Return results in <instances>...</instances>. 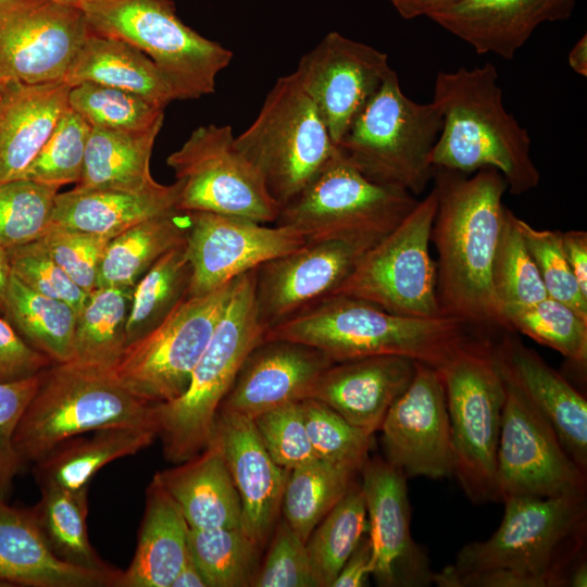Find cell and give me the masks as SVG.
Returning <instances> with one entry per match:
<instances>
[{
    "mask_svg": "<svg viewBox=\"0 0 587 587\" xmlns=\"http://www.w3.org/2000/svg\"><path fill=\"white\" fill-rule=\"evenodd\" d=\"M366 530L365 500L360 484L354 480L305 542L317 587H332Z\"/></svg>",
    "mask_w": 587,
    "mask_h": 587,
    "instance_id": "ab89813d",
    "label": "cell"
},
{
    "mask_svg": "<svg viewBox=\"0 0 587 587\" xmlns=\"http://www.w3.org/2000/svg\"><path fill=\"white\" fill-rule=\"evenodd\" d=\"M211 438L220 444L238 492L240 528L263 551L280 517L290 471L274 462L247 416L218 409Z\"/></svg>",
    "mask_w": 587,
    "mask_h": 587,
    "instance_id": "7402d4cb",
    "label": "cell"
},
{
    "mask_svg": "<svg viewBox=\"0 0 587 587\" xmlns=\"http://www.w3.org/2000/svg\"><path fill=\"white\" fill-rule=\"evenodd\" d=\"M268 549L251 582L253 587H317L305 542L280 516Z\"/></svg>",
    "mask_w": 587,
    "mask_h": 587,
    "instance_id": "816d5d0a",
    "label": "cell"
},
{
    "mask_svg": "<svg viewBox=\"0 0 587 587\" xmlns=\"http://www.w3.org/2000/svg\"><path fill=\"white\" fill-rule=\"evenodd\" d=\"M70 89L63 80H5L0 90V183L21 178L70 108Z\"/></svg>",
    "mask_w": 587,
    "mask_h": 587,
    "instance_id": "83f0119b",
    "label": "cell"
},
{
    "mask_svg": "<svg viewBox=\"0 0 587 587\" xmlns=\"http://www.w3.org/2000/svg\"><path fill=\"white\" fill-rule=\"evenodd\" d=\"M355 474L319 459L290 471L280 514L303 542L345 496Z\"/></svg>",
    "mask_w": 587,
    "mask_h": 587,
    "instance_id": "60d3db41",
    "label": "cell"
},
{
    "mask_svg": "<svg viewBox=\"0 0 587 587\" xmlns=\"http://www.w3.org/2000/svg\"><path fill=\"white\" fill-rule=\"evenodd\" d=\"M52 363L30 347L5 319H0V383L33 376Z\"/></svg>",
    "mask_w": 587,
    "mask_h": 587,
    "instance_id": "9f6ffc18",
    "label": "cell"
},
{
    "mask_svg": "<svg viewBox=\"0 0 587 587\" xmlns=\"http://www.w3.org/2000/svg\"><path fill=\"white\" fill-rule=\"evenodd\" d=\"M436 211L433 188L388 235L362 253L330 295L363 299L398 315L441 316L436 262L429 252Z\"/></svg>",
    "mask_w": 587,
    "mask_h": 587,
    "instance_id": "7c38bea8",
    "label": "cell"
},
{
    "mask_svg": "<svg viewBox=\"0 0 587 587\" xmlns=\"http://www.w3.org/2000/svg\"><path fill=\"white\" fill-rule=\"evenodd\" d=\"M503 380L520 391L551 424L565 451L587 471V401L561 374L517 337L491 344Z\"/></svg>",
    "mask_w": 587,
    "mask_h": 587,
    "instance_id": "cb8c5ba5",
    "label": "cell"
},
{
    "mask_svg": "<svg viewBox=\"0 0 587 587\" xmlns=\"http://www.w3.org/2000/svg\"><path fill=\"white\" fill-rule=\"evenodd\" d=\"M12 270L9 261L8 249L0 246V310L2 311Z\"/></svg>",
    "mask_w": 587,
    "mask_h": 587,
    "instance_id": "be15d7a7",
    "label": "cell"
},
{
    "mask_svg": "<svg viewBox=\"0 0 587 587\" xmlns=\"http://www.w3.org/2000/svg\"><path fill=\"white\" fill-rule=\"evenodd\" d=\"M40 500L30 508L34 520L53 555L70 565L105 573L117 569L104 562L87 533L88 487H41Z\"/></svg>",
    "mask_w": 587,
    "mask_h": 587,
    "instance_id": "8d00e7d4",
    "label": "cell"
},
{
    "mask_svg": "<svg viewBox=\"0 0 587 587\" xmlns=\"http://www.w3.org/2000/svg\"><path fill=\"white\" fill-rule=\"evenodd\" d=\"M179 183L148 192L78 189L58 193L50 226L114 237L133 225L176 209Z\"/></svg>",
    "mask_w": 587,
    "mask_h": 587,
    "instance_id": "4dcf8cb0",
    "label": "cell"
},
{
    "mask_svg": "<svg viewBox=\"0 0 587 587\" xmlns=\"http://www.w3.org/2000/svg\"><path fill=\"white\" fill-rule=\"evenodd\" d=\"M122 426L158 432L154 404L135 397L111 367L52 363L40 372L38 388L18 420L12 445L24 467L71 437Z\"/></svg>",
    "mask_w": 587,
    "mask_h": 587,
    "instance_id": "5b68a950",
    "label": "cell"
},
{
    "mask_svg": "<svg viewBox=\"0 0 587 587\" xmlns=\"http://www.w3.org/2000/svg\"><path fill=\"white\" fill-rule=\"evenodd\" d=\"M501 315L507 330L521 333L573 363L586 364L587 319L569 305L547 297L532 304L503 305Z\"/></svg>",
    "mask_w": 587,
    "mask_h": 587,
    "instance_id": "7bdbcfd3",
    "label": "cell"
},
{
    "mask_svg": "<svg viewBox=\"0 0 587 587\" xmlns=\"http://www.w3.org/2000/svg\"><path fill=\"white\" fill-rule=\"evenodd\" d=\"M190 213L174 209L111 238L99 265L97 288L135 286L166 252L184 245Z\"/></svg>",
    "mask_w": 587,
    "mask_h": 587,
    "instance_id": "e575fe53",
    "label": "cell"
},
{
    "mask_svg": "<svg viewBox=\"0 0 587 587\" xmlns=\"http://www.w3.org/2000/svg\"><path fill=\"white\" fill-rule=\"evenodd\" d=\"M63 82L70 86L90 82L123 89L163 109L176 100L168 80L146 54L121 39L92 30Z\"/></svg>",
    "mask_w": 587,
    "mask_h": 587,
    "instance_id": "1f68e13d",
    "label": "cell"
},
{
    "mask_svg": "<svg viewBox=\"0 0 587 587\" xmlns=\"http://www.w3.org/2000/svg\"><path fill=\"white\" fill-rule=\"evenodd\" d=\"M52 1L80 8L87 0H52Z\"/></svg>",
    "mask_w": 587,
    "mask_h": 587,
    "instance_id": "03108f58",
    "label": "cell"
},
{
    "mask_svg": "<svg viewBox=\"0 0 587 587\" xmlns=\"http://www.w3.org/2000/svg\"><path fill=\"white\" fill-rule=\"evenodd\" d=\"M0 490V586L120 587L123 571L76 567L48 548L30 509L7 503Z\"/></svg>",
    "mask_w": 587,
    "mask_h": 587,
    "instance_id": "4316f807",
    "label": "cell"
},
{
    "mask_svg": "<svg viewBox=\"0 0 587 587\" xmlns=\"http://www.w3.org/2000/svg\"><path fill=\"white\" fill-rule=\"evenodd\" d=\"M562 246L569 266L582 294L587 298V233L561 232Z\"/></svg>",
    "mask_w": 587,
    "mask_h": 587,
    "instance_id": "680465c9",
    "label": "cell"
},
{
    "mask_svg": "<svg viewBox=\"0 0 587 587\" xmlns=\"http://www.w3.org/2000/svg\"><path fill=\"white\" fill-rule=\"evenodd\" d=\"M189 526L173 498L153 476L133 560L120 587H171L188 560Z\"/></svg>",
    "mask_w": 587,
    "mask_h": 587,
    "instance_id": "f546056e",
    "label": "cell"
},
{
    "mask_svg": "<svg viewBox=\"0 0 587 587\" xmlns=\"http://www.w3.org/2000/svg\"><path fill=\"white\" fill-rule=\"evenodd\" d=\"M40 372L20 380L0 383V490L5 495L14 476L23 469L12 438L20 417L38 388Z\"/></svg>",
    "mask_w": 587,
    "mask_h": 587,
    "instance_id": "11a10c76",
    "label": "cell"
},
{
    "mask_svg": "<svg viewBox=\"0 0 587 587\" xmlns=\"http://www.w3.org/2000/svg\"><path fill=\"white\" fill-rule=\"evenodd\" d=\"M68 107L91 127L145 132L163 125L164 109L114 87L84 82L71 86Z\"/></svg>",
    "mask_w": 587,
    "mask_h": 587,
    "instance_id": "ee69618b",
    "label": "cell"
},
{
    "mask_svg": "<svg viewBox=\"0 0 587 587\" xmlns=\"http://www.w3.org/2000/svg\"><path fill=\"white\" fill-rule=\"evenodd\" d=\"M188 547L207 587L250 586L262 552L240 527L189 528Z\"/></svg>",
    "mask_w": 587,
    "mask_h": 587,
    "instance_id": "b9f144b4",
    "label": "cell"
},
{
    "mask_svg": "<svg viewBox=\"0 0 587 587\" xmlns=\"http://www.w3.org/2000/svg\"><path fill=\"white\" fill-rule=\"evenodd\" d=\"M417 201L403 189L369 179L338 150L310 184L280 207L274 224L297 229L307 242L336 240L370 249Z\"/></svg>",
    "mask_w": 587,
    "mask_h": 587,
    "instance_id": "8fae6325",
    "label": "cell"
},
{
    "mask_svg": "<svg viewBox=\"0 0 587 587\" xmlns=\"http://www.w3.org/2000/svg\"><path fill=\"white\" fill-rule=\"evenodd\" d=\"M2 311L17 334L53 363L73 360L77 312L68 303L32 290L12 274Z\"/></svg>",
    "mask_w": 587,
    "mask_h": 587,
    "instance_id": "d590c367",
    "label": "cell"
},
{
    "mask_svg": "<svg viewBox=\"0 0 587 587\" xmlns=\"http://www.w3.org/2000/svg\"><path fill=\"white\" fill-rule=\"evenodd\" d=\"M90 129L91 126L68 108L20 179L57 187L77 184L83 173Z\"/></svg>",
    "mask_w": 587,
    "mask_h": 587,
    "instance_id": "c3c4849f",
    "label": "cell"
},
{
    "mask_svg": "<svg viewBox=\"0 0 587 587\" xmlns=\"http://www.w3.org/2000/svg\"><path fill=\"white\" fill-rule=\"evenodd\" d=\"M453 451V474L476 503L500 501L497 450L505 385L487 340H473L441 367Z\"/></svg>",
    "mask_w": 587,
    "mask_h": 587,
    "instance_id": "30bf717a",
    "label": "cell"
},
{
    "mask_svg": "<svg viewBox=\"0 0 587 587\" xmlns=\"http://www.w3.org/2000/svg\"><path fill=\"white\" fill-rule=\"evenodd\" d=\"M333 364L304 344L263 339L245 359L218 409L251 420L310 397L319 376Z\"/></svg>",
    "mask_w": 587,
    "mask_h": 587,
    "instance_id": "603a6c76",
    "label": "cell"
},
{
    "mask_svg": "<svg viewBox=\"0 0 587 587\" xmlns=\"http://www.w3.org/2000/svg\"><path fill=\"white\" fill-rule=\"evenodd\" d=\"M372 573L380 586L421 587L434 573L410 529L411 511L407 476L386 459H367L362 469Z\"/></svg>",
    "mask_w": 587,
    "mask_h": 587,
    "instance_id": "ffe728a7",
    "label": "cell"
},
{
    "mask_svg": "<svg viewBox=\"0 0 587 587\" xmlns=\"http://www.w3.org/2000/svg\"><path fill=\"white\" fill-rule=\"evenodd\" d=\"M90 32L78 7L0 0V68L26 84L62 82Z\"/></svg>",
    "mask_w": 587,
    "mask_h": 587,
    "instance_id": "2e32d148",
    "label": "cell"
},
{
    "mask_svg": "<svg viewBox=\"0 0 587 587\" xmlns=\"http://www.w3.org/2000/svg\"><path fill=\"white\" fill-rule=\"evenodd\" d=\"M372 547L369 537H363L357 549L346 561L332 587H362L372 573Z\"/></svg>",
    "mask_w": 587,
    "mask_h": 587,
    "instance_id": "6f0895ef",
    "label": "cell"
},
{
    "mask_svg": "<svg viewBox=\"0 0 587 587\" xmlns=\"http://www.w3.org/2000/svg\"><path fill=\"white\" fill-rule=\"evenodd\" d=\"M59 188L28 179L0 183V246L39 239L51 224Z\"/></svg>",
    "mask_w": 587,
    "mask_h": 587,
    "instance_id": "f6af8a7d",
    "label": "cell"
},
{
    "mask_svg": "<svg viewBox=\"0 0 587 587\" xmlns=\"http://www.w3.org/2000/svg\"><path fill=\"white\" fill-rule=\"evenodd\" d=\"M491 282L500 309L503 305L532 304L548 297L510 210L496 249Z\"/></svg>",
    "mask_w": 587,
    "mask_h": 587,
    "instance_id": "7dc6e473",
    "label": "cell"
},
{
    "mask_svg": "<svg viewBox=\"0 0 587 587\" xmlns=\"http://www.w3.org/2000/svg\"><path fill=\"white\" fill-rule=\"evenodd\" d=\"M162 126L145 132L91 127L78 189L148 192L161 187L150 173V158Z\"/></svg>",
    "mask_w": 587,
    "mask_h": 587,
    "instance_id": "836d02e7",
    "label": "cell"
},
{
    "mask_svg": "<svg viewBox=\"0 0 587 587\" xmlns=\"http://www.w3.org/2000/svg\"><path fill=\"white\" fill-rule=\"evenodd\" d=\"M500 526L488 539L462 547L433 583L441 587L567 586L583 555L586 494L512 497L502 501Z\"/></svg>",
    "mask_w": 587,
    "mask_h": 587,
    "instance_id": "7a4b0ae2",
    "label": "cell"
},
{
    "mask_svg": "<svg viewBox=\"0 0 587 587\" xmlns=\"http://www.w3.org/2000/svg\"><path fill=\"white\" fill-rule=\"evenodd\" d=\"M514 224L538 270L548 297L587 319V298L566 261L560 230L537 229L514 215Z\"/></svg>",
    "mask_w": 587,
    "mask_h": 587,
    "instance_id": "681fc988",
    "label": "cell"
},
{
    "mask_svg": "<svg viewBox=\"0 0 587 587\" xmlns=\"http://www.w3.org/2000/svg\"><path fill=\"white\" fill-rule=\"evenodd\" d=\"M171 587H207L200 571L190 555L176 575Z\"/></svg>",
    "mask_w": 587,
    "mask_h": 587,
    "instance_id": "94428289",
    "label": "cell"
},
{
    "mask_svg": "<svg viewBox=\"0 0 587 587\" xmlns=\"http://www.w3.org/2000/svg\"><path fill=\"white\" fill-rule=\"evenodd\" d=\"M235 279L205 295L187 297L158 327L128 344L111 366L117 379L148 404L180 397L224 313Z\"/></svg>",
    "mask_w": 587,
    "mask_h": 587,
    "instance_id": "4fadbf2b",
    "label": "cell"
},
{
    "mask_svg": "<svg viewBox=\"0 0 587 587\" xmlns=\"http://www.w3.org/2000/svg\"><path fill=\"white\" fill-rule=\"evenodd\" d=\"M111 238L49 226L39 240L70 278L90 294L97 288L99 265Z\"/></svg>",
    "mask_w": 587,
    "mask_h": 587,
    "instance_id": "db71d44e",
    "label": "cell"
},
{
    "mask_svg": "<svg viewBox=\"0 0 587 587\" xmlns=\"http://www.w3.org/2000/svg\"><path fill=\"white\" fill-rule=\"evenodd\" d=\"M464 0H389L398 14L405 20L430 17Z\"/></svg>",
    "mask_w": 587,
    "mask_h": 587,
    "instance_id": "91938a15",
    "label": "cell"
},
{
    "mask_svg": "<svg viewBox=\"0 0 587 587\" xmlns=\"http://www.w3.org/2000/svg\"><path fill=\"white\" fill-rule=\"evenodd\" d=\"M154 476L176 502L189 528L240 527L238 492L214 438L198 454Z\"/></svg>",
    "mask_w": 587,
    "mask_h": 587,
    "instance_id": "f1b7e54d",
    "label": "cell"
},
{
    "mask_svg": "<svg viewBox=\"0 0 587 587\" xmlns=\"http://www.w3.org/2000/svg\"><path fill=\"white\" fill-rule=\"evenodd\" d=\"M577 0H464L429 18L476 53L512 60L542 23L567 20Z\"/></svg>",
    "mask_w": 587,
    "mask_h": 587,
    "instance_id": "484cf974",
    "label": "cell"
},
{
    "mask_svg": "<svg viewBox=\"0 0 587 587\" xmlns=\"http://www.w3.org/2000/svg\"><path fill=\"white\" fill-rule=\"evenodd\" d=\"M255 268L236 277L224 313L196 364L186 391L154 404L158 437L170 462L180 463L210 442L215 415L245 359L263 340L254 301Z\"/></svg>",
    "mask_w": 587,
    "mask_h": 587,
    "instance_id": "8992f818",
    "label": "cell"
},
{
    "mask_svg": "<svg viewBox=\"0 0 587 587\" xmlns=\"http://www.w3.org/2000/svg\"><path fill=\"white\" fill-rule=\"evenodd\" d=\"M390 70L385 52L330 32L295 72L337 146Z\"/></svg>",
    "mask_w": 587,
    "mask_h": 587,
    "instance_id": "d6986e66",
    "label": "cell"
},
{
    "mask_svg": "<svg viewBox=\"0 0 587 587\" xmlns=\"http://www.w3.org/2000/svg\"><path fill=\"white\" fill-rule=\"evenodd\" d=\"M471 326L452 316L398 315L366 300L333 294L266 328L263 339L308 345L333 363L389 354L439 369L475 340Z\"/></svg>",
    "mask_w": 587,
    "mask_h": 587,
    "instance_id": "277c9868",
    "label": "cell"
},
{
    "mask_svg": "<svg viewBox=\"0 0 587 587\" xmlns=\"http://www.w3.org/2000/svg\"><path fill=\"white\" fill-rule=\"evenodd\" d=\"M188 297L202 296L308 242L295 228L211 212H189Z\"/></svg>",
    "mask_w": 587,
    "mask_h": 587,
    "instance_id": "e0dca14e",
    "label": "cell"
},
{
    "mask_svg": "<svg viewBox=\"0 0 587 587\" xmlns=\"http://www.w3.org/2000/svg\"><path fill=\"white\" fill-rule=\"evenodd\" d=\"M134 286L100 287L77 312L72 361L111 367L126 346Z\"/></svg>",
    "mask_w": 587,
    "mask_h": 587,
    "instance_id": "74e56055",
    "label": "cell"
},
{
    "mask_svg": "<svg viewBox=\"0 0 587 587\" xmlns=\"http://www.w3.org/2000/svg\"><path fill=\"white\" fill-rule=\"evenodd\" d=\"M386 460L408 478L453 474V451L446 394L437 369L416 362L415 374L392 403L383 424Z\"/></svg>",
    "mask_w": 587,
    "mask_h": 587,
    "instance_id": "ac0fdd59",
    "label": "cell"
},
{
    "mask_svg": "<svg viewBox=\"0 0 587 587\" xmlns=\"http://www.w3.org/2000/svg\"><path fill=\"white\" fill-rule=\"evenodd\" d=\"M441 126L438 108L407 97L391 68L337 148L369 179L416 197L433 179L432 153Z\"/></svg>",
    "mask_w": 587,
    "mask_h": 587,
    "instance_id": "52a82bcc",
    "label": "cell"
},
{
    "mask_svg": "<svg viewBox=\"0 0 587 587\" xmlns=\"http://www.w3.org/2000/svg\"><path fill=\"white\" fill-rule=\"evenodd\" d=\"M437 211L430 241L438 261L436 294L444 316L474 326L504 328L491 270L508 210V190L495 168L466 174L435 168Z\"/></svg>",
    "mask_w": 587,
    "mask_h": 587,
    "instance_id": "6da1fadb",
    "label": "cell"
},
{
    "mask_svg": "<svg viewBox=\"0 0 587 587\" xmlns=\"http://www.w3.org/2000/svg\"><path fill=\"white\" fill-rule=\"evenodd\" d=\"M235 139L279 207L310 184L338 152L296 72L275 82L255 120Z\"/></svg>",
    "mask_w": 587,
    "mask_h": 587,
    "instance_id": "9c48e42d",
    "label": "cell"
},
{
    "mask_svg": "<svg viewBox=\"0 0 587 587\" xmlns=\"http://www.w3.org/2000/svg\"><path fill=\"white\" fill-rule=\"evenodd\" d=\"M91 437H71L36 462L34 473L39 487L82 489L108 463L149 447L158 432L148 427H109Z\"/></svg>",
    "mask_w": 587,
    "mask_h": 587,
    "instance_id": "d6a6232c",
    "label": "cell"
},
{
    "mask_svg": "<svg viewBox=\"0 0 587 587\" xmlns=\"http://www.w3.org/2000/svg\"><path fill=\"white\" fill-rule=\"evenodd\" d=\"M415 370L416 361L389 354L333 363L319 376L309 398L373 435L410 385Z\"/></svg>",
    "mask_w": 587,
    "mask_h": 587,
    "instance_id": "d4e9b609",
    "label": "cell"
},
{
    "mask_svg": "<svg viewBox=\"0 0 587 587\" xmlns=\"http://www.w3.org/2000/svg\"><path fill=\"white\" fill-rule=\"evenodd\" d=\"M432 102L442 117L432 153L434 168L466 175L495 168L517 196L538 186L540 173L530 155V136L504 108L491 62L439 72Z\"/></svg>",
    "mask_w": 587,
    "mask_h": 587,
    "instance_id": "3957f363",
    "label": "cell"
},
{
    "mask_svg": "<svg viewBox=\"0 0 587 587\" xmlns=\"http://www.w3.org/2000/svg\"><path fill=\"white\" fill-rule=\"evenodd\" d=\"M12 274L25 286L46 297L68 303L76 312L89 294L78 287L37 239L8 249Z\"/></svg>",
    "mask_w": 587,
    "mask_h": 587,
    "instance_id": "f5cc1de1",
    "label": "cell"
},
{
    "mask_svg": "<svg viewBox=\"0 0 587 587\" xmlns=\"http://www.w3.org/2000/svg\"><path fill=\"white\" fill-rule=\"evenodd\" d=\"M257 432L276 464L294 470L315 461L301 401L290 402L253 419Z\"/></svg>",
    "mask_w": 587,
    "mask_h": 587,
    "instance_id": "f907efd6",
    "label": "cell"
},
{
    "mask_svg": "<svg viewBox=\"0 0 587 587\" xmlns=\"http://www.w3.org/2000/svg\"><path fill=\"white\" fill-rule=\"evenodd\" d=\"M8 78L9 76H7L5 73L0 68V90Z\"/></svg>",
    "mask_w": 587,
    "mask_h": 587,
    "instance_id": "003e7915",
    "label": "cell"
},
{
    "mask_svg": "<svg viewBox=\"0 0 587 587\" xmlns=\"http://www.w3.org/2000/svg\"><path fill=\"white\" fill-rule=\"evenodd\" d=\"M190 278L186 242L162 255L139 278L126 323V346L158 327L188 297Z\"/></svg>",
    "mask_w": 587,
    "mask_h": 587,
    "instance_id": "f35d334b",
    "label": "cell"
},
{
    "mask_svg": "<svg viewBox=\"0 0 587 587\" xmlns=\"http://www.w3.org/2000/svg\"><path fill=\"white\" fill-rule=\"evenodd\" d=\"M504 385L496 466L499 500L586 494V472L565 451L549 421L520 391Z\"/></svg>",
    "mask_w": 587,
    "mask_h": 587,
    "instance_id": "9a60e30c",
    "label": "cell"
},
{
    "mask_svg": "<svg viewBox=\"0 0 587 587\" xmlns=\"http://www.w3.org/2000/svg\"><path fill=\"white\" fill-rule=\"evenodd\" d=\"M235 137L229 125L199 126L167 157L179 183L176 209L274 224L280 207Z\"/></svg>",
    "mask_w": 587,
    "mask_h": 587,
    "instance_id": "5bb4252c",
    "label": "cell"
},
{
    "mask_svg": "<svg viewBox=\"0 0 587 587\" xmlns=\"http://www.w3.org/2000/svg\"><path fill=\"white\" fill-rule=\"evenodd\" d=\"M367 248L344 241L308 242L255 268L254 301L266 328L330 295Z\"/></svg>",
    "mask_w": 587,
    "mask_h": 587,
    "instance_id": "44dd1931",
    "label": "cell"
},
{
    "mask_svg": "<svg viewBox=\"0 0 587 587\" xmlns=\"http://www.w3.org/2000/svg\"><path fill=\"white\" fill-rule=\"evenodd\" d=\"M585 555V554H584ZM582 555L573 565L570 575L567 586L572 587H586L587 586V563Z\"/></svg>",
    "mask_w": 587,
    "mask_h": 587,
    "instance_id": "e7e4bbea",
    "label": "cell"
},
{
    "mask_svg": "<svg viewBox=\"0 0 587 587\" xmlns=\"http://www.w3.org/2000/svg\"><path fill=\"white\" fill-rule=\"evenodd\" d=\"M307 433L319 460L358 473L369 459L371 434L314 398L301 400Z\"/></svg>",
    "mask_w": 587,
    "mask_h": 587,
    "instance_id": "bcb514c9",
    "label": "cell"
},
{
    "mask_svg": "<svg viewBox=\"0 0 587 587\" xmlns=\"http://www.w3.org/2000/svg\"><path fill=\"white\" fill-rule=\"evenodd\" d=\"M570 67L580 76H587V36L584 34L569 52Z\"/></svg>",
    "mask_w": 587,
    "mask_h": 587,
    "instance_id": "6125c7cd",
    "label": "cell"
},
{
    "mask_svg": "<svg viewBox=\"0 0 587 587\" xmlns=\"http://www.w3.org/2000/svg\"><path fill=\"white\" fill-rule=\"evenodd\" d=\"M90 29L121 39L146 54L168 80L176 100L215 91L233 52L185 25L172 0H87Z\"/></svg>",
    "mask_w": 587,
    "mask_h": 587,
    "instance_id": "ba28073f",
    "label": "cell"
}]
</instances>
